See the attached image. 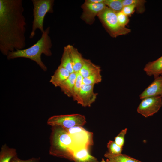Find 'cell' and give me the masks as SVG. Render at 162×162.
<instances>
[{
  "label": "cell",
  "mask_w": 162,
  "mask_h": 162,
  "mask_svg": "<svg viewBox=\"0 0 162 162\" xmlns=\"http://www.w3.org/2000/svg\"><path fill=\"white\" fill-rule=\"evenodd\" d=\"M24 11L22 0H0V51L4 56L26 46Z\"/></svg>",
  "instance_id": "obj_1"
},
{
  "label": "cell",
  "mask_w": 162,
  "mask_h": 162,
  "mask_svg": "<svg viewBox=\"0 0 162 162\" xmlns=\"http://www.w3.org/2000/svg\"><path fill=\"white\" fill-rule=\"evenodd\" d=\"M50 31V27L48 26L42 33L40 38L33 45L26 49L10 52L7 56V59L10 60L19 58H27L35 62L44 71H47V67L42 61L41 56L42 54L47 57L52 55L51 50L52 41L49 35Z\"/></svg>",
  "instance_id": "obj_2"
},
{
  "label": "cell",
  "mask_w": 162,
  "mask_h": 162,
  "mask_svg": "<svg viewBox=\"0 0 162 162\" xmlns=\"http://www.w3.org/2000/svg\"><path fill=\"white\" fill-rule=\"evenodd\" d=\"M50 139V154L73 160L74 145L66 129L59 126H52Z\"/></svg>",
  "instance_id": "obj_3"
},
{
  "label": "cell",
  "mask_w": 162,
  "mask_h": 162,
  "mask_svg": "<svg viewBox=\"0 0 162 162\" xmlns=\"http://www.w3.org/2000/svg\"><path fill=\"white\" fill-rule=\"evenodd\" d=\"M33 6V20L32 22V29L29 38L32 39L38 29H40L42 33L45 30L43 24L45 15L47 13L53 12L54 0H32Z\"/></svg>",
  "instance_id": "obj_4"
},
{
  "label": "cell",
  "mask_w": 162,
  "mask_h": 162,
  "mask_svg": "<svg viewBox=\"0 0 162 162\" xmlns=\"http://www.w3.org/2000/svg\"><path fill=\"white\" fill-rule=\"evenodd\" d=\"M98 16L107 32L113 37L125 35L131 32L130 29L119 24L117 13L108 7L106 6Z\"/></svg>",
  "instance_id": "obj_5"
},
{
  "label": "cell",
  "mask_w": 162,
  "mask_h": 162,
  "mask_svg": "<svg viewBox=\"0 0 162 162\" xmlns=\"http://www.w3.org/2000/svg\"><path fill=\"white\" fill-rule=\"evenodd\" d=\"M47 124L68 129L76 126H82L86 123L84 116L79 114L54 115L49 118Z\"/></svg>",
  "instance_id": "obj_6"
},
{
  "label": "cell",
  "mask_w": 162,
  "mask_h": 162,
  "mask_svg": "<svg viewBox=\"0 0 162 162\" xmlns=\"http://www.w3.org/2000/svg\"><path fill=\"white\" fill-rule=\"evenodd\" d=\"M65 129L73 140L75 152L84 148H89L93 145V133L88 131L82 126H76Z\"/></svg>",
  "instance_id": "obj_7"
},
{
  "label": "cell",
  "mask_w": 162,
  "mask_h": 162,
  "mask_svg": "<svg viewBox=\"0 0 162 162\" xmlns=\"http://www.w3.org/2000/svg\"><path fill=\"white\" fill-rule=\"evenodd\" d=\"M142 100L137 111L146 118L157 112L162 106V98L160 96L149 97Z\"/></svg>",
  "instance_id": "obj_8"
},
{
  "label": "cell",
  "mask_w": 162,
  "mask_h": 162,
  "mask_svg": "<svg viewBox=\"0 0 162 162\" xmlns=\"http://www.w3.org/2000/svg\"><path fill=\"white\" fill-rule=\"evenodd\" d=\"M106 6L104 2L95 4L86 0L81 7L83 12L81 18L86 23L91 24L94 22L95 16H98Z\"/></svg>",
  "instance_id": "obj_9"
},
{
  "label": "cell",
  "mask_w": 162,
  "mask_h": 162,
  "mask_svg": "<svg viewBox=\"0 0 162 162\" xmlns=\"http://www.w3.org/2000/svg\"><path fill=\"white\" fill-rule=\"evenodd\" d=\"M94 85L83 84L76 101L82 106L90 107L97 98L98 93L94 91Z\"/></svg>",
  "instance_id": "obj_10"
},
{
  "label": "cell",
  "mask_w": 162,
  "mask_h": 162,
  "mask_svg": "<svg viewBox=\"0 0 162 162\" xmlns=\"http://www.w3.org/2000/svg\"><path fill=\"white\" fill-rule=\"evenodd\" d=\"M155 96L162 98V76L154 78L153 82L139 95L141 100Z\"/></svg>",
  "instance_id": "obj_11"
},
{
  "label": "cell",
  "mask_w": 162,
  "mask_h": 162,
  "mask_svg": "<svg viewBox=\"0 0 162 162\" xmlns=\"http://www.w3.org/2000/svg\"><path fill=\"white\" fill-rule=\"evenodd\" d=\"M143 70L147 75L153 76L154 78L162 76V56L156 60L146 64Z\"/></svg>",
  "instance_id": "obj_12"
},
{
  "label": "cell",
  "mask_w": 162,
  "mask_h": 162,
  "mask_svg": "<svg viewBox=\"0 0 162 162\" xmlns=\"http://www.w3.org/2000/svg\"><path fill=\"white\" fill-rule=\"evenodd\" d=\"M70 74L67 69L60 65L54 74L51 76L50 82L55 87H59L68 78Z\"/></svg>",
  "instance_id": "obj_13"
},
{
  "label": "cell",
  "mask_w": 162,
  "mask_h": 162,
  "mask_svg": "<svg viewBox=\"0 0 162 162\" xmlns=\"http://www.w3.org/2000/svg\"><path fill=\"white\" fill-rule=\"evenodd\" d=\"M70 48L74 72L79 73L83 65L85 58L76 48L70 45Z\"/></svg>",
  "instance_id": "obj_14"
},
{
  "label": "cell",
  "mask_w": 162,
  "mask_h": 162,
  "mask_svg": "<svg viewBox=\"0 0 162 162\" xmlns=\"http://www.w3.org/2000/svg\"><path fill=\"white\" fill-rule=\"evenodd\" d=\"M77 73H71L68 78L60 86L61 91L68 97H72Z\"/></svg>",
  "instance_id": "obj_15"
},
{
  "label": "cell",
  "mask_w": 162,
  "mask_h": 162,
  "mask_svg": "<svg viewBox=\"0 0 162 162\" xmlns=\"http://www.w3.org/2000/svg\"><path fill=\"white\" fill-rule=\"evenodd\" d=\"M74 162H98L89 153V148H84L75 151L74 156Z\"/></svg>",
  "instance_id": "obj_16"
},
{
  "label": "cell",
  "mask_w": 162,
  "mask_h": 162,
  "mask_svg": "<svg viewBox=\"0 0 162 162\" xmlns=\"http://www.w3.org/2000/svg\"><path fill=\"white\" fill-rule=\"evenodd\" d=\"M101 70L100 67L93 63L90 60L85 59L83 65L79 73L84 78Z\"/></svg>",
  "instance_id": "obj_17"
},
{
  "label": "cell",
  "mask_w": 162,
  "mask_h": 162,
  "mask_svg": "<svg viewBox=\"0 0 162 162\" xmlns=\"http://www.w3.org/2000/svg\"><path fill=\"white\" fill-rule=\"evenodd\" d=\"M70 45H68L64 47L60 65L65 68L71 74L74 72V71L70 55Z\"/></svg>",
  "instance_id": "obj_18"
},
{
  "label": "cell",
  "mask_w": 162,
  "mask_h": 162,
  "mask_svg": "<svg viewBox=\"0 0 162 162\" xmlns=\"http://www.w3.org/2000/svg\"><path fill=\"white\" fill-rule=\"evenodd\" d=\"M17 156L16 150L10 148L6 144L3 145L0 152V162H10L14 157Z\"/></svg>",
  "instance_id": "obj_19"
},
{
  "label": "cell",
  "mask_w": 162,
  "mask_h": 162,
  "mask_svg": "<svg viewBox=\"0 0 162 162\" xmlns=\"http://www.w3.org/2000/svg\"><path fill=\"white\" fill-rule=\"evenodd\" d=\"M104 156L114 162H142L125 154L113 155L108 152L106 153Z\"/></svg>",
  "instance_id": "obj_20"
},
{
  "label": "cell",
  "mask_w": 162,
  "mask_h": 162,
  "mask_svg": "<svg viewBox=\"0 0 162 162\" xmlns=\"http://www.w3.org/2000/svg\"><path fill=\"white\" fill-rule=\"evenodd\" d=\"M146 1L145 0H122V3L124 6L134 4L135 9L138 14H142L145 10V3Z\"/></svg>",
  "instance_id": "obj_21"
},
{
  "label": "cell",
  "mask_w": 162,
  "mask_h": 162,
  "mask_svg": "<svg viewBox=\"0 0 162 162\" xmlns=\"http://www.w3.org/2000/svg\"><path fill=\"white\" fill-rule=\"evenodd\" d=\"M101 71V70L91 74L86 77L83 78V84L88 85H95L100 82L102 80Z\"/></svg>",
  "instance_id": "obj_22"
},
{
  "label": "cell",
  "mask_w": 162,
  "mask_h": 162,
  "mask_svg": "<svg viewBox=\"0 0 162 162\" xmlns=\"http://www.w3.org/2000/svg\"><path fill=\"white\" fill-rule=\"evenodd\" d=\"M104 3L116 13L122 11L123 7L122 0H104Z\"/></svg>",
  "instance_id": "obj_23"
},
{
  "label": "cell",
  "mask_w": 162,
  "mask_h": 162,
  "mask_svg": "<svg viewBox=\"0 0 162 162\" xmlns=\"http://www.w3.org/2000/svg\"><path fill=\"white\" fill-rule=\"evenodd\" d=\"M83 77L79 73H77V76L74 87L72 98L73 100L76 101L80 90L81 87L83 84Z\"/></svg>",
  "instance_id": "obj_24"
},
{
  "label": "cell",
  "mask_w": 162,
  "mask_h": 162,
  "mask_svg": "<svg viewBox=\"0 0 162 162\" xmlns=\"http://www.w3.org/2000/svg\"><path fill=\"white\" fill-rule=\"evenodd\" d=\"M108 152L113 155H118L122 153V147L118 145L115 141L110 140L107 144Z\"/></svg>",
  "instance_id": "obj_25"
},
{
  "label": "cell",
  "mask_w": 162,
  "mask_h": 162,
  "mask_svg": "<svg viewBox=\"0 0 162 162\" xmlns=\"http://www.w3.org/2000/svg\"><path fill=\"white\" fill-rule=\"evenodd\" d=\"M127 131V128L122 130L118 135L115 138V142L121 147H123L124 145L125 136Z\"/></svg>",
  "instance_id": "obj_26"
},
{
  "label": "cell",
  "mask_w": 162,
  "mask_h": 162,
  "mask_svg": "<svg viewBox=\"0 0 162 162\" xmlns=\"http://www.w3.org/2000/svg\"><path fill=\"white\" fill-rule=\"evenodd\" d=\"M118 22L123 26H125L129 21L128 16L124 14L122 11L117 13Z\"/></svg>",
  "instance_id": "obj_27"
},
{
  "label": "cell",
  "mask_w": 162,
  "mask_h": 162,
  "mask_svg": "<svg viewBox=\"0 0 162 162\" xmlns=\"http://www.w3.org/2000/svg\"><path fill=\"white\" fill-rule=\"evenodd\" d=\"M135 7L134 4H130L124 6L122 11L125 15L130 16L132 15L135 11Z\"/></svg>",
  "instance_id": "obj_28"
},
{
  "label": "cell",
  "mask_w": 162,
  "mask_h": 162,
  "mask_svg": "<svg viewBox=\"0 0 162 162\" xmlns=\"http://www.w3.org/2000/svg\"><path fill=\"white\" fill-rule=\"evenodd\" d=\"M40 158H32L26 160H23L19 158L17 156L13 157L10 162H39Z\"/></svg>",
  "instance_id": "obj_29"
},
{
  "label": "cell",
  "mask_w": 162,
  "mask_h": 162,
  "mask_svg": "<svg viewBox=\"0 0 162 162\" xmlns=\"http://www.w3.org/2000/svg\"><path fill=\"white\" fill-rule=\"evenodd\" d=\"M104 0H87V2L93 3L98 4L104 2Z\"/></svg>",
  "instance_id": "obj_30"
},
{
  "label": "cell",
  "mask_w": 162,
  "mask_h": 162,
  "mask_svg": "<svg viewBox=\"0 0 162 162\" xmlns=\"http://www.w3.org/2000/svg\"><path fill=\"white\" fill-rule=\"evenodd\" d=\"M106 162H114V161L111 160L108 158L106 159Z\"/></svg>",
  "instance_id": "obj_31"
},
{
  "label": "cell",
  "mask_w": 162,
  "mask_h": 162,
  "mask_svg": "<svg viewBox=\"0 0 162 162\" xmlns=\"http://www.w3.org/2000/svg\"><path fill=\"white\" fill-rule=\"evenodd\" d=\"M98 162H106L105 161L103 158H102L101 161Z\"/></svg>",
  "instance_id": "obj_32"
}]
</instances>
